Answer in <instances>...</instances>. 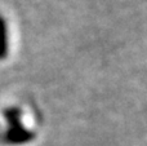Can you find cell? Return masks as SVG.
<instances>
[{
    "label": "cell",
    "mask_w": 147,
    "mask_h": 146,
    "mask_svg": "<svg viewBox=\"0 0 147 146\" xmlns=\"http://www.w3.org/2000/svg\"><path fill=\"white\" fill-rule=\"evenodd\" d=\"M3 116L5 118L8 126H17L22 123V110L16 106L5 107L3 110Z\"/></svg>",
    "instance_id": "cell-3"
},
{
    "label": "cell",
    "mask_w": 147,
    "mask_h": 146,
    "mask_svg": "<svg viewBox=\"0 0 147 146\" xmlns=\"http://www.w3.org/2000/svg\"><path fill=\"white\" fill-rule=\"evenodd\" d=\"M1 141L5 145L10 146H21L31 142L35 139V132L32 129H28L22 123L17 126H8L7 129L0 136Z\"/></svg>",
    "instance_id": "cell-1"
},
{
    "label": "cell",
    "mask_w": 147,
    "mask_h": 146,
    "mask_svg": "<svg viewBox=\"0 0 147 146\" xmlns=\"http://www.w3.org/2000/svg\"><path fill=\"white\" fill-rule=\"evenodd\" d=\"M9 54V34L8 23L3 14H0V61L5 59Z\"/></svg>",
    "instance_id": "cell-2"
}]
</instances>
